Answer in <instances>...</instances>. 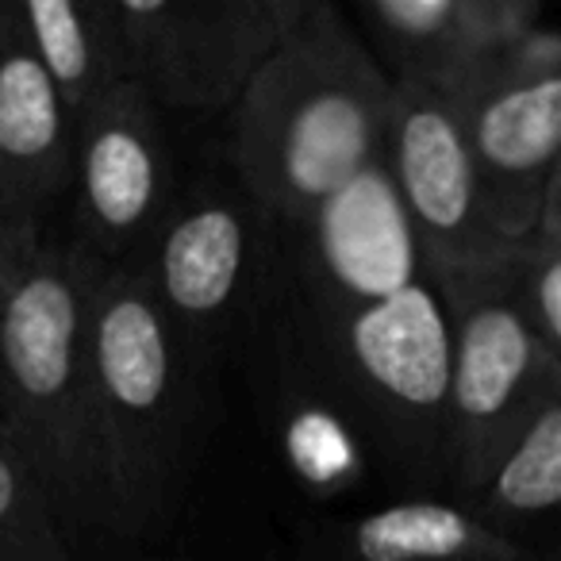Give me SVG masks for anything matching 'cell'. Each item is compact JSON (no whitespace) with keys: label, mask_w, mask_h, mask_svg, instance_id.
I'll return each mask as SVG.
<instances>
[{"label":"cell","mask_w":561,"mask_h":561,"mask_svg":"<svg viewBox=\"0 0 561 561\" xmlns=\"http://www.w3.org/2000/svg\"><path fill=\"white\" fill-rule=\"evenodd\" d=\"M523 561H561V527L553 530L550 538H542L538 546H530V550L523 553Z\"/></svg>","instance_id":"obj_22"},{"label":"cell","mask_w":561,"mask_h":561,"mask_svg":"<svg viewBox=\"0 0 561 561\" xmlns=\"http://www.w3.org/2000/svg\"><path fill=\"white\" fill-rule=\"evenodd\" d=\"M43 242L39 227L27 224L4 196H0V297L12 285V277L20 273V265L35 254V247Z\"/></svg>","instance_id":"obj_20"},{"label":"cell","mask_w":561,"mask_h":561,"mask_svg":"<svg viewBox=\"0 0 561 561\" xmlns=\"http://www.w3.org/2000/svg\"><path fill=\"white\" fill-rule=\"evenodd\" d=\"M89 377L108 527H162L196 415V362L139 262H101L89 297Z\"/></svg>","instance_id":"obj_3"},{"label":"cell","mask_w":561,"mask_h":561,"mask_svg":"<svg viewBox=\"0 0 561 561\" xmlns=\"http://www.w3.org/2000/svg\"><path fill=\"white\" fill-rule=\"evenodd\" d=\"M354 16L392 85L461 89L542 27V0H358Z\"/></svg>","instance_id":"obj_12"},{"label":"cell","mask_w":561,"mask_h":561,"mask_svg":"<svg viewBox=\"0 0 561 561\" xmlns=\"http://www.w3.org/2000/svg\"><path fill=\"white\" fill-rule=\"evenodd\" d=\"M458 496L423 492L316 523L280 561H523Z\"/></svg>","instance_id":"obj_14"},{"label":"cell","mask_w":561,"mask_h":561,"mask_svg":"<svg viewBox=\"0 0 561 561\" xmlns=\"http://www.w3.org/2000/svg\"><path fill=\"white\" fill-rule=\"evenodd\" d=\"M4 39H9V9H0V50H4Z\"/></svg>","instance_id":"obj_23"},{"label":"cell","mask_w":561,"mask_h":561,"mask_svg":"<svg viewBox=\"0 0 561 561\" xmlns=\"http://www.w3.org/2000/svg\"><path fill=\"white\" fill-rule=\"evenodd\" d=\"M73 124L78 242L101 262H139L178 196L162 108L124 81Z\"/></svg>","instance_id":"obj_8"},{"label":"cell","mask_w":561,"mask_h":561,"mask_svg":"<svg viewBox=\"0 0 561 561\" xmlns=\"http://www.w3.org/2000/svg\"><path fill=\"white\" fill-rule=\"evenodd\" d=\"M316 0H112L127 81L162 112H227Z\"/></svg>","instance_id":"obj_7"},{"label":"cell","mask_w":561,"mask_h":561,"mask_svg":"<svg viewBox=\"0 0 561 561\" xmlns=\"http://www.w3.org/2000/svg\"><path fill=\"white\" fill-rule=\"evenodd\" d=\"M273 412L285 461L312 496H351L374 477V469H381V458L351 400L343 397L289 312L277 335Z\"/></svg>","instance_id":"obj_13"},{"label":"cell","mask_w":561,"mask_h":561,"mask_svg":"<svg viewBox=\"0 0 561 561\" xmlns=\"http://www.w3.org/2000/svg\"><path fill=\"white\" fill-rule=\"evenodd\" d=\"M538 239L553 242V247H561V185H553L550 201H546V211L542 219H538Z\"/></svg>","instance_id":"obj_21"},{"label":"cell","mask_w":561,"mask_h":561,"mask_svg":"<svg viewBox=\"0 0 561 561\" xmlns=\"http://www.w3.org/2000/svg\"><path fill=\"white\" fill-rule=\"evenodd\" d=\"M70 108L24 47L9 4V39L0 50V196L39 227V216L73 188Z\"/></svg>","instance_id":"obj_15"},{"label":"cell","mask_w":561,"mask_h":561,"mask_svg":"<svg viewBox=\"0 0 561 561\" xmlns=\"http://www.w3.org/2000/svg\"><path fill=\"white\" fill-rule=\"evenodd\" d=\"M101 257L43 239L0 297V415L62 523H104L89 377V297Z\"/></svg>","instance_id":"obj_2"},{"label":"cell","mask_w":561,"mask_h":561,"mask_svg":"<svg viewBox=\"0 0 561 561\" xmlns=\"http://www.w3.org/2000/svg\"><path fill=\"white\" fill-rule=\"evenodd\" d=\"M289 234L293 297L308 308L374 305L435 273L385 162L362 170Z\"/></svg>","instance_id":"obj_9"},{"label":"cell","mask_w":561,"mask_h":561,"mask_svg":"<svg viewBox=\"0 0 561 561\" xmlns=\"http://www.w3.org/2000/svg\"><path fill=\"white\" fill-rule=\"evenodd\" d=\"M450 316V415H446V496L466 500L519 427L561 389L515 297L507 250L435 270Z\"/></svg>","instance_id":"obj_5"},{"label":"cell","mask_w":561,"mask_h":561,"mask_svg":"<svg viewBox=\"0 0 561 561\" xmlns=\"http://www.w3.org/2000/svg\"><path fill=\"white\" fill-rule=\"evenodd\" d=\"M12 24L73 119L127 81L112 0H20Z\"/></svg>","instance_id":"obj_16"},{"label":"cell","mask_w":561,"mask_h":561,"mask_svg":"<svg viewBox=\"0 0 561 561\" xmlns=\"http://www.w3.org/2000/svg\"><path fill=\"white\" fill-rule=\"evenodd\" d=\"M0 438H9V431H4V415H0Z\"/></svg>","instance_id":"obj_24"},{"label":"cell","mask_w":561,"mask_h":561,"mask_svg":"<svg viewBox=\"0 0 561 561\" xmlns=\"http://www.w3.org/2000/svg\"><path fill=\"white\" fill-rule=\"evenodd\" d=\"M385 170L427 250L431 265H466L507 250L489 231L458 89L397 85L385 135Z\"/></svg>","instance_id":"obj_11"},{"label":"cell","mask_w":561,"mask_h":561,"mask_svg":"<svg viewBox=\"0 0 561 561\" xmlns=\"http://www.w3.org/2000/svg\"><path fill=\"white\" fill-rule=\"evenodd\" d=\"M507 273H512L515 297H519L538 343L561 366V247L538 239V234L512 242Z\"/></svg>","instance_id":"obj_19"},{"label":"cell","mask_w":561,"mask_h":561,"mask_svg":"<svg viewBox=\"0 0 561 561\" xmlns=\"http://www.w3.org/2000/svg\"><path fill=\"white\" fill-rule=\"evenodd\" d=\"M277 231L239 181L178 188L139 265L196 366L216 358L254 308L270 277Z\"/></svg>","instance_id":"obj_6"},{"label":"cell","mask_w":561,"mask_h":561,"mask_svg":"<svg viewBox=\"0 0 561 561\" xmlns=\"http://www.w3.org/2000/svg\"><path fill=\"white\" fill-rule=\"evenodd\" d=\"M481 208L500 242H523L561 173V70L515 73L489 62L458 89Z\"/></svg>","instance_id":"obj_10"},{"label":"cell","mask_w":561,"mask_h":561,"mask_svg":"<svg viewBox=\"0 0 561 561\" xmlns=\"http://www.w3.org/2000/svg\"><path fill=\"white\" fill-rule=\"evenodd\" d=\"M289 320L351 400L385 473L412 496L446 492L450 316L435 273L362 308L289 297Z\"/></svg>","instance_id":"obj_4"},{"label":"cell","mask_w":561,"mask_h":561,"mask_svg":"<svg viewBox=\"0 0 561 561\" xmlns=\"http://www.w3.org/2000/svg\"><path fill=\"white\" fill-rule=\"evenodd\" d=\"M0 561H73L62 515L12 438H0Z\"/></svg>","instance_id":"obj_18"},{"label":"cell","mask_w":561,"mask_h":561,"mask_svg":"<svg viewBox=\"0 0 561 561\" xmlns=\"http://www.w3.org/2000/svg\"><path fill=\"white\" fill-rule=\"evenodd\" d=\"M553 185H561V173H558V181H553Z\"/></svg>","instance_id":"obj_25"},{"label":"cell","mask_w":561,"mask_h":561,"mask_svg":"<svg viewBox=\"0 0 561 561\" xmlns=\"http://www.w3.org/2000/svg\"><path fill=\"white\" fill-rule=\"evenodd\" d=\"M392 78L339 4L316 0L231 108V170L289 231L362 170L385 162Z\"/></svg>","instance_id":"obj_1"},{"label":"cell","mask_w":561,"mask_h":561,"mask_svg":"<svg viewBox=\"0 0 561 561\" xmlns=\"http://www.w3.org/2000/svg\"><path fill=\"white\" fill-rule=\"evenodd\" d=\"M461 504L523 550L561 527V389L523 423Z\"/></svg>","instance_id":"obj_17"}]
</instances>
